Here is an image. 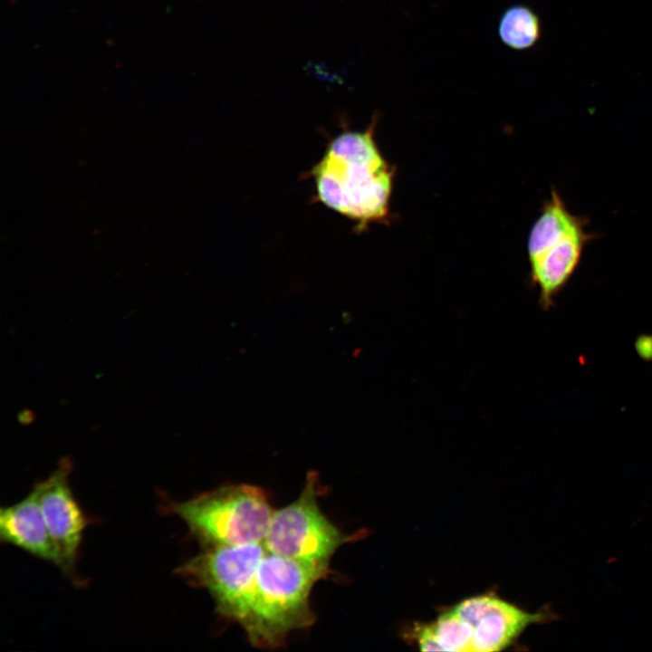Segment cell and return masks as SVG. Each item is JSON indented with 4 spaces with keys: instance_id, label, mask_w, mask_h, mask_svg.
Returning <instances> with one entry per match:
<instances>
[{
    "instance_id": "6da1fadb",
    "label": "cell",
    "mask_w": 652,
    "mask_h": 652,
    "mask_svg": "<svg viewBox=\"0 0 652 652\" xmlns=\"http://www.w3.org/2000/svg\"><path fill=\"white\" fill-rule=\"evenodd\" d=\"M376 119L364 131L337 135L310 173L318 200L359 228L387 217L392 190L393 168L374 139Z\"/></svg>"
},
{
    "instance_id": "7a4b0ae2",
    "label": "cell",
    "mask_w": 652,
    "mask_h": 652,
    "mask_svg": "<svg viewBox=\"0 0 652 652\" xmlns=\"http://www.w3.org/2000/svg\"><path fill=\"white\" fill-rule=\"evenodd\" d=\"M331 574L330 565L303 562L266 552L239 625L259 648L282 647L297 630L315 621L311 605L314 585Z\"/></svg>"
},
{
    "instance_id": "3957f363",
    "label": "cell",
    "mask_w": 652,
    "mask_h": 652,
    "mask_svg": "<svg viewBox=\"0 0 652 652\" xmlns=\"http://www.w3.org/2000/svg\"><path fill=\"white\" fill-rule=\"evenodd\" d=\"M170 508L203 548L263 542L274 511L267 493L248 484H225Z\"/></svg>"
},
{
    "instance_id": "277c9868",
    "label": "cell",
    "mask_w": 652,
    "mask_h": 652,
    "mask_svg": "<svg viewBox=\"0 0 652 652\" xmlns=\"http://www.w3.org/2000/svg\"><path fill=\"white\" fill-rule=\"evenodd\" d=\"M586 227L587 219L570 213L552 189L528 240L531 277L543 308L552 305L577 269L583 249L592 238Z\"/></svg>"
},
{
    "instance_id": "5b68a950",
    "label": "cell",
    "mask_w": 652,
    "mask_h": 652,
    "mask_svg": "<svg viewBox=\"0 0 652 652\" xmlns=\"http://www.w3.org/2000/svg\"><path fill=\"white\" fill-rule=\"evenodd\" d=\"M321 484L314 472L307 475L299 496L274 510L263 541L266 551L289 559L330 565L336 551L357 539L334 524L319 504Z\"/></svg>"
},
{
    "instance_id": "8992f818",
    "label": "cell",
    "mask_w": 652,
    "mask_h": 652,
    "mask_svg": "<svg viewBox=\"0 0 652 652\" xmlns=\"http://www.w3.org/2000/svg\"><path fill=\"white\" fill-rule=\"evenodd\" d=\"M266 552L263 542L206 547L180 565L176 574L206 590L216 612L239 623Z\"/></svg>"
},
{
    "instance_id": "52a82bcc",
    "label": "cell",
    "mask_w": 652,
    "mask_h": 652,
    "mask_svg": "<svg viewBox=\"0 0 652 652\" xmlns=\"http://www.w3.org/2000/svg\"><path fill=\"white\" fill-rule=\"evenodd\" d=\"M471 635V650L500 651L511 645L532 624L557 618L550 608L529 612L494 594H481L451 607Z\"/></svg>"
},
{
    "instance_id": "ba28073f",
    "label": "cell",
    "mask_w": 652,
    "mask_h": 652,
    "mask_svg": "<svg viewBox=\"0 0 652 652\" xmlns=\"http://www.w3.org/2000/svg\"><path fill=\"white\" fill-rule=\"evenodd\" d=\"M72 469L71 458L62 457L58 467L38 483L42 512L59 555V568L65 574L74 570L86 526L84 514L70 487L68 476Z\"/></svg>"
},
{
    "instance_id": "9c48e42d",
    "label": "cell",
    "mask_w": 652,
    "mask_h": 652,
    "mask_svg": "<svg viewBox=\"0 0 652 652\" xmlns=\"http://www.w3.org/2000/svg\"><path fill=\"white\" fill-rule=\"evenodd\" d=\"M38 483L18 503L0 511V539L60 566V559L42 512Z\"/></svg>"
},
{
    "instance_id": "30bf717a",
    "label": "cell",
    "mask_w": 652,
    "mask_h": 652,
    "mask_svg": "<svg viewBox=\"0 0 652 652\" xmlns=\"http://www.w3.org/2000/svg\"><path fill=\"white\" fill-rule=\"evenodd\" d=\"M498 33L502 42L508 47L526 50L539 41L542 34L541 21L529 6L515 5L503 14Z\"/></svg>"
},
{
    "instance_id": "8fae6325",
    "label": "cell",
    "mask_w": 652,
    "mask_h": 652,
    "mask_svg": "<svg viewBox=\"0 0 652 652\" xmlns=\"http://www.w3.org/2000/svg\"><path fill=\"white\" fill-rule=\"evenodd\" d=\"M637 348L638 350V353L644 358H651L652 357V338L650 337H643L642 339H639L637 343Z\"/></svg>"
},
{
    "instance_id": "7c38bea8",
    "label": "cell",
    "mask_w": 652,
    "mask_h": 652,
    "mask_svg": "<svg viewBox=\"0 0 652 652\" xmlns=\"http://www.w3.org/2000/svg\"><path fill=\"white\" fill-rule=\"evenodd\" d=\"M35 419V413L29 408H24L17 414V420L23 426H28Z\"/></svg>"
}]
</instances>
